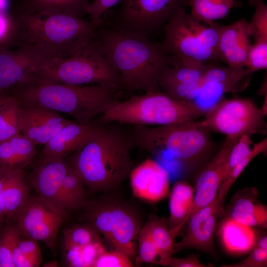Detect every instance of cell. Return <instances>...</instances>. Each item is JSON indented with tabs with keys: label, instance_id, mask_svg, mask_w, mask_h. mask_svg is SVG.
I'll return each instance as SVG.
<instances>
[{
	"label": "cell",
	"instance_id": "obj_46",
	"mask_svg": "<svg viewBox=\"0 0 267 267\" xmlns=\"http://www.w3.org/2000/svg\"><path fill=\"white\" fill-rule=\"evenodd\" d=\"M6 174L7 169L0 168V218L4 219L5 221L4 189Z\"/></svg>",
	"mask_w": 267,
	"mask_h": 267
},
{
	"label": "cell",
	"instance_id": "obj_42",
	"mask_svg": "<svg viewBox=\"0 0 267 267\" xmlns=\"http://www.w3.org/2000/svg\"><path fill=\"white\" fill-rule=\"evenodd\" d=\"M120 0H93L89 2L86 9V13L90 15V22L96 26L101 22V16L111 7L115 5Z\"/></svg>",
	"mask_w": 267,
	"mask_h": 267
},
{
	"label": "cell",
	"instance_id": "obj_7",
	"mask_svg": "<svg viewBox=\"0 0 267 267\" xmlns=\"http://www.w3.org/2000/svg\"><path fill=\"white\" fill-rule=\"evenodd\" d=\"M132 143L155 153L167 151L181 162L197 161L214 147L210 132L195 121L159 126H134Z\"/></svg>",
	"mask_w": 267,
	"mask_h": 267
},
{
	"label": "cell",
	"instance_id": "obj_33",
	"mask_svg": "<svg viewBox=\"0 0 267 267\" xmlns=\"http://www.w3.org/2000/svg\"><path fill=\"white\" fill-rule=\"evenodd\" d=\"M63 235L64 247H84L101 242L100 234L88 223L66 229L64 231Z\"/></svg>",
	"mask_w": 267,
	"mask_h": 267
},
{
	"label": "cell",
	"instance_id": "obj_5",
	"mask_svg": "<svg viewBox=\"0 0 267 267\" xmlns=\"http://www.w3.org/2000/svg\"><path fill=\"white\" fill-rule=\"evenodd\" d=\"M206 110L193 101L174 98L162 92H145L115 100L101 114L103 123L159 126L195 121Z\"/></svg>",
	"mask_w": 267,
	"mask_h": 267
},
{
	"label": "cell",
	"instance_id": "obj_51",
	"mask_svg": "<svg viewBox=\"0 0 267 267\" xmlns=\"http://www.w3.org/2000/svg\"><path fill=\"white\" fill-rule=\"evenodd\" d=\"M6 222L4 219L0 218V234L4 227V223Z\"/></svg>",
	"mask_w": 267,
	"mask_h": 267
},
{
	"label": "cell",
	"instance_id": "obj_39",
	"mask_svg": "<svg viewBox=\"0 0 267 267\" xmlns=\"http://www.w3.org/2000/svg\"><path fill=\"white\" fill-rule=\"evenodd\" d=\"M245 68L252 73L267 68V40L254 42L247 56Z\"/></svg>",
	"mask_w": 267,
	"mask_h": 267
},
{
	"label": "cell",
	"instance_id": "obj_34",
	"mask_svg": "<svg viewBox=\"0 0 267 267\" xmlns=\"http://www.w3.org/2000/svg\"><path fill=\"white\" fill-rule=\"evenodd\" d=\"M164 258L153 242L145 224L139 233L137 241V254L135 261L137 263H151L161 265Z\"/></svg>",
	"mask_w": 267,
	"mask_h": 267
},
{
	"label": "cell",
	"instance_id": "obj_16",
	"mask_svg": "<svg viewBox=\"0 0 267 267\" xmlns=\"http://www.w3.org/2000/svg\"><path fill=\"white\" fill-rule=\"evenodd\" d=\"M220 213L217 197L209 205L200 209L189 217L185 236L174 244L173 253L195 249L214 254V235L217 220Z\"/></svg>",
	"mask_w": 267,
	"mask_h": 267
},
{
	"label": "cell",
	"instance_id": "obj_32",
	"mask_svg": "<svg viewBox=\"0 0 267 267\" xmlns=\"http://www.w3.org/2000/svg\"><path fill=\"white\" fill-rule=\"evenodd\" d=\"M145 224L153 242L163 255L164 259L171 256L174 253L175 238L170 232L168 220L152 216Z\"/></svg>",
	"mask_w": 267,
	"mask_h": 267
},
{
	"label": "cell",
	"instance_id": "obj_17",
	"mask_svg": "<svg viewBox=\"0 0 267 267\" xmlns=\"http://www.w3.org/2000/svg\"><path fill=\"white\" fill-rule=\"evenodd\" d=\"M238 138L226 136L220 150L199 174L188 219L217 197L223 181V170L228 156Z\"/></svg>",
	"mask_w": 267,
	"mask_h": 267
},
{
	"label": "cell",
	"instance_id": "obj_21",
	"mask_svg": "<svg viewBox=\"0 0 267 267\" xmlns=\"http://www.w3.org/2000/svg\"><path fill=\"white\" fill-rule=\"evenodd\" d=\"M251 38L249 23L244 19L221 25L218 44L220 61L231 67L245 68Z\"/></svg>",
	"mask_w": 267,
	"mask_h": 267
},
{
	"label": "cell",
	"instance_id": "obj_47",
	"mask_svg": "<svg viewBox=\"0 0 267 267\" xmlns=\"http://www.w3.org/2000/svg\"><path fill=\"white\" fill-rule=\"evenodd\" d=\"M255 246L262 249L267 250V236H264L262 237H258Z\"/></svg>",
	"mask_w": 267,
	"mask_h": 267
},
{
	"label": "cell",
	"instance_id": "obj_10",
	"mask_svg": "<svg viewBox=\"0 0 267 267\" xmlns=\"http://www.w3.org/2000/svg\"><path fill=\"white\" fill-rule=\"evenodd\" d=\"M264 110L248 98L221 99L207 109L198 123L209 132L239 138L265 132L267 124Z\"/></svg>",
	"mask_w": 267,
	"mask_h": 267
},
{
	"label": "cell",
	"instance_id": "obj_8",
	"mask_svg": "<svg viewBox=\"0 0 267 267\" xmlns=\"http://www.w3.org/2000/svg\"><path fill=\"white\" fill-rule=\"evenodd\" d=\"M34 73L42 78L64 84H109L122 87L120 74L108 61L95 38L68 57L45 61Z\"/></svg>",
	"mask_w": 267,
	"mask_h": 267
},
{
	"label": "cell",
	"instance_id": "obj_37",
	"mask_svg": "<svg viewBox=\"0 0 267 267\" xmlns=\"http://www.w3.org/2000/svg\"><path fill=\"white\" fill-rule=\"evenodd\" d=\"M17 46V28L11 12H0V48Z\"/></svg>",
	"mask_w": 267,
	"mask_h": 267
},
{
	"label": "cell",
	"instance_id": "obj_49",
	"mask_svg": "<svg viewBox=\"0 0 267 267\" xmlns=\"http://www.w3.org/2000/svg\"><path fill=\"white\" fill-rule=\"evenodd\" d=\"M58 266V263L56 261H51L48 262L43 266V267H56Z\"/></svg>",
	"mask_w": 267,
	"mask_h": 267
},
{
	"label": "cell",
	"instance_id": "obj_29",
	"mask_svg": "<svg viewBox=\"0 0 267 267\" xmlns=\"http://www.w3.org/2000/svg\"><path fill=\"white\" fill-rule=\"evenodd\" d=\"M21 103L10 96L0 106V142L21 133Z\"/></svg>",
	"mask_w": 267,
	"mask_h": 267
},
{
	"label": "cell",
	"instance_id": "obj_27",
	"mask_svg": "<svg viewBox=\"0 0 267 267\" xmlns=\"http://www.w3.org/2000/svg\"><path fill=\"white\" fill-rule=\"evenodd\" d=\"M228 217L252 227L266 228L267 226V207L247 196L240 197L235 201Z\"/></svg>",
	"mask_w": 267,
	"mask_h": 267
},
{
	"label": "cell",
	"instance_id": "obj_31",
	"mask_svg": "<svg viewBox=\"0 0 267 267\" xmlns=\"http://www.w3.org/2000/svg\"><path fill=\"white\" fill-rule=\"evenodd\" d=\"M267 149V138L266 137L259 142L254 143L249 154L238 163L230 170L222 183L217 195L220 213L223 210V204L226 195L237 178L251 161L257 156L264 153Z\"/></svg>",
	"mask_w": 267,
	"mask_h": 267
},
{
	"label": "cell",
	"instance_id": "obj_44",
	"mask_svg": "<svg viewBox=\"0 0 267 267\" xmlns=\"http://www.w3.org/2000/svg\"><path fill=\"white\" fill-rule=\"evenodd\" d=\"M161 266L169 267H211L203 264L195 255H190L184 258H177L169 256L165 258Z\"/></svg>",
	"mask_w": 267,
	"mask_h": 267
},
{
	"label": "cell",
	"instance_id": "obj_41",
	"mask_svg": "<svg viewBox=\"0 0 267 267\" xmlns=\"http://www.w3.org/2000/svg\"><path fill=\"white\" fill-rule=\"evenodd\" d=\"M249 256L233 264L223 265L222 267H265L267 266V250L254 246Z\"/></svg>",
	"mask_w": 267,
	"mask_h": 267
},
{
	"label": "cell",
	"instance_id": "obj_35",
	"mask_svg": "<svg viewBox=\"0 0 267 267\" xmlns=\"http://www.w3.org/2000/svg\"><path fill=\"white\" fill-rule=\"evenodd\" d=\"M21 235L15 223H9L3 228L0 234V267H14L12 260V250Z\"/></svg>",
	"mask_w": 267,
	"mask_h": 267
},
{
	"label": "cell",
	"instance_id": "obj_52",
	"mask_svg": "<svg viewBox=\"0 0 267 267\" xmlns=\"http://www.w3.org/2000/svg\"></svg>",
	"mask_w": 267,
	"mask_h": 267
},
{
	"label": "cell",
	"instance_id": "obj_14",
	"mask_svg": "<svg viewBox=\"0 0 267 267\" xmlns=\"http://www.w3.org/2000/svg\"><path fill=\"white\" fill-rule=\"evenodd\" d=\"M253 73L246 68H235L210 63L206 65L201 84L194 100L203 103L219 101L224 94L244 90Z\"/></svg>",
	"mask_w": 267,
	"mask_h": 267
},
{
	"label": "cell",
	"instance_id": "obj_22",
	"mask_svg": "<svg viewBox=\"0 0 267 267\" xmlns=\"http://www.w3.org/2000/svg\"><path fill=\"white\" fill-rule=\"evenodd\" d=\"M219 235L222 247L228 253L244 255L255 246L258 238L253 227L227 217L219 229Z\"/></svg>",
	"mask_w": 267,
	"mask_h": 267
},
{
	"label": "cell",
	"instance_id": "obj_18",
	"mask_svg": "<svg viewBox=\"0 0 267 267\" xmlns=\"http://www.w3.org/2000/svg\"><path fill=\"white\" fill-rule=\"evenodd\" d=\"M133 195L149 203H156L170 192L168 171L158 162L147 159L133 168L129 176Z\"/></svg>",
	"mask_w": 267,
	"mask_h": 267
},
{
	"label": "cell",
	"instance_id": "obj_4",
	"mask_svg": "<svg viewBox=\"0 0 267 267\" xmlns=\"http://www.w3.org/2000/svg\"><path fill=\"white\" fill-rule=\"evenodd\" d=\"M129 136L117 129L102 127L92 140L71 154L67 162L85 187L96 192L117 188L133 168Z\"/></svg>",
	"mask_w": 267,
	"mask_h": 267
},
{
	"label": "cell",
	"instance_id": "obj_36",
	"mask_svg": "<svg viewBox=\"0 0 267 267\" xmlns=\"http://www.w3.org/2000/svg\"><path fill=\"white\" fill-rule=\"evenodd\" d=\"M255 11L249 26L254 42L267 40V5L264 0H249Z\"/></svg>",
	"mask_w": 267,
	"mask_h": 267
},
{
	"label": "cell",
	"instance_id": "obj_1",
	"mask_svg": "<svg viewBox=\"0 0 267 267\" xmlns=\"http://www.w3.org/2000/svg\"><path fill=\"white\" fill-rule=\"evenodd\" d=\"M95 40L120 74L122 88L131 92H162L159 76L173 60L160 43L114 24L103 25L102 21L97 27Z\"/></svg>",
	"mask_w": 267,
	"mask_h": 267
},
{
	"label": "cell",
	"instance_id": "obj_48",
	"mask_svg": "<svg viewBox=\"0 0 267 267\" xmlns=\"http://www.w3.org/2000/svg\"><path fill=\"white\" fill-rule=\"evenodd\" d=\"M10 8V0H0V12H9Z\"/></svg>",
	"mask_w": 267,
	"mask_h": 267
},
{
	"label": "cell",
	"instance_id": "obj_3",
	"mask_svg": "<svg viewBox=\"0 0 267 267\" xmlns=\"http://www.w3.org/2000/svg\"><path fill=\"white\" fill-rule=\"evenodd\" d=\"M120 86L75 85L48 80L33 73L11 95L20 103L46 107L87 124L117 99Z\"/></svg>",
	"mask_w": 267,
	"mask_h": 267
},
{
	"label": "cell",
	"instance_id": "obj_2",
	"mask_svg": "<svg viewBox=\"0 0 267 267\" xmlns=\"http://www.w3.org/2000/svg\"><path fill=\"white\" fill-rule=\"evenodd\" d=\"M11 12L17 28V47H30L46 61L68 57L96 37L97 26L78 16L16 8Z\"/></svg>",
	"mask_w": 267,
	"mask_h": 267
},
{
	"label": "cell",
	"instance_id": "obj_24",
	"mask_svg": "<svg viewBox=\"0 0 267 267\" xmlns=\"http://www.w3.org/2000/svg\"><path fill=\"white\" fill-rule=\"evenodd\" d=\"M35 145L21 133L0 142V168L23 170L37 153Z\"/></svg>",
	"mask_w": 267,
	"mask_h": 267
},
{
	"label": "cell",
	"instance_id": "obj_19",
	"mask_svg": "<svg viewBox=\"0 0 267 267\" xmlns=\"http://www.w3.org/2000/svg\"><path fill=\"white\" fill-rule=\"evenodd\" d=\"M21 133L35 145L45 144L72 121L43 106L21 103Z\"/></svg>",
	"mask_w": 267,
	"mask_h": 267
},
{
	"label": "cell",
	"instance_id": "obj_9",
	"mask_svg": "<svg viewBox=\"0 0 267 267\" xmlns=\"http://www.w3.org/2000/svg\"><path fill=\"white\" fill-rule=\"evenodd\" d=\"M87 223L114 247L132 260L137 254V241L142 227L137 210L129 203L117 198L102 197L86 203Z\"/></svg>",
	"mask_w": 267,
	"mask_h": 267
},
{
	"label": "cell",
	"instance_id": "obj_23",
	"mask_svg": "<svg viewBox=\"0 0 267 267\" xmlns=\"http://www.w3.org/2000/svg\"><path fill=\"white\" fill-rule=\"evenodd\" d=\"M194 193V189L184 181L176 182L171 189L168 221L170 232L175 238L188 220Z\"/></svg>",
	"mask_w": 267,
	"mask_h": 267
},
{
	"label": "cell",
	"instance_id": "obj_28",
	"mask_svg": "<svg viewBox=\"0 0 267 267\" xmlns=\"http://www.w3.org/2000/svg\"><path fill=\"white\" fill-rule=\"evenodd\" d=\"M235 0H189L190 14L205 23H212L226 16L230 10L242 5Z\"/></svg>",
	"mask_w": 267,
	"mask_h": 267
},
{
	"label": "cell",
	"instance_id": "obj_38",
	"mask_svg": "<svg viewBox=\"0 0 267 267\" xmlns=\"http://www.w3.org/2000/svg\"><path fill=\"white\" fill-rule=\"evenodd\" d=\"M254 144L250 135L248 134H244L238 139L228 156L223 170V181L230 170L249 154Z\"/></svg>",
	"mask_w": 267,
	"mask_h": 267
},
{
	"label": "cell",
	"instance_id": "obj_30",
	"mask_svg": "<svg viewBox=\"0 0 267 267\" xmlns=\"http://www.w3.org/2000/svg\"><path fill=\"white\" fill-rule=\"evenodd\" d=\"M61 195L68 212L82 207L86 203L85 186L71 166L62 182Z\"/></svg>",
	"mask_w": 267,
	"mask_h": 267
},
{
	"label": "cell",
	"instance_id": "obj_12",
	"mask_svg": "<svg viewBox=\"0 0 267 267\" xmlns=\"http://www.w3.org/2000/svg\"><path fill=\"white\" fill-rule=\"evenodd\" d=\"M66 216L38 195L30 196L13 220L21 235L42 241L53 249Z\"/></svg>",
	"mask_w": 267,
	"mask_h": 267
},
{
	"label": "cell",
	"instance_id": "obj_45",
	"mask_svg": "<svg viewBox=\"0 0 267 267\" xmlns=\"http://www.w3.org/2000/svg\"><path fill=\"white\" fill-rule=\"evenodd\" d=\"M16 242L12 250V260L14 267H39L41 262L23 253L17 246Z\"/></svg>",
	"mask_w": 267,
	"mask_h": 267
},
{
	"label": "cell",
	"instance_id": "obj_25",
	"mask_svg": "<svg viewBox=\"0 0 267 267\" xmlns=\"http://www.w3.org/2000/svg\"><path fill=\"white\" fill-rule=\"evenodd\" d=\"M23 170L7 169L4 189L6 221L13 220L30 197Z\"/></svg>",
	"mask_w": 267,
	"mask_h": 267
},
{
	"label": "cell",
	"instance_id": "obj_20",
	"mask_svg": "<svg viewBox=\"0 0 267 267\" xmlns=\"http://www.w3.org/2000/svg\"><path fill=\"white\" fill-rule=\"evenodd\" d=\"M102 127L93 122L81 124L71 121L44 145L42 156L64 159L94 138Z\"/></svg>",
	"mask_w": 267,
	"mask_h": 267
},
{
	"label": "cell",
	"instance_id": "obj_13",
	"mask_svg": "<svg viewBox=\"0 0 267 267\" xmlns=\"http://www.w3.org/2000/svg\"><path fill=\"white\" fill-rule=\"evenodd\" d=\"M45 61L30 47L0 48V95L11 96Z\"/></svg>",
	"mask_w": 267,
	"mask_h": 267
},
{
	"label": "cell",
	"instance_id": "obj_50",
	"mask_svg": "<svg viewBox=\"0 0 267 267\" xmlns=\"http://www.w3.org/2000/svg\"><path fill=\"white\" fill-rule=\"evenodd\" d=\"M10 96V95H0V106L3 104Z\"/></svg>",
	"mask_w": 267,
	"mask_h": 267
},
{
	"label": "cell",
	"instance_id": "obj_26",
	"mask_svg": "<svg viewBox=\"0 0 267 267\" xmlns=\"http://www.w3.org/2000/svg\"><path fill=\"white\" fill-rule=\"evenodd\" d=\"M89 0H19L16 8L48 13H64L82 17L86 13Z\"/></svg>",
	"mask_w": 267,
	"mask_h": 267
},
{
	"label": "cell",
	"instance_id": "obj_43",
	"mask_svg": "<svg viewBox=\"0 0 267 267\" xmlns=\"http://www.w3.org/2000/svg\"><path fill=\"white\" fill-rule=\"evenodd\" d=\"M16 244L23 253L41 262L42 253L38 241L21 235L18 238Z\"/></svg>",
	"mask_w": 267,
	"mask_h": 267
},
{
	"label": "cell",
	"instance_id": "obj_6",
	"mask_svg": "<svg viewBox=\"0 0 267 267\" xmlns=\"http://www.w3.org/2000/svg\"><path fill=\"white\" fill-rule=\"evenodd\" d=\"M221 25L199 21L181 7L164 25V39L160 43L172 58L173 64L214 63L220 61L218 44Z\"/></svg>",
	"mask_w": 267,
	"mask_h": 267
},
{
	"label": "cell",
	"instance_id": "obj_15",
	"mask_svg": "<svg viewBox=\"0 0 267 267\" xmlns=\"http://www.w3.org/2000/svg\"><path fill=\"white\" fill-rule=\"evenodd\" d=\"M70 165L62 159L44 157L33 170L31 183L38 196L61 213L67 215L61 188Z\"/></svg>",
	"mask_w": 267,
	"mask_h": 267
},
{
	"label": "cell",
	"instance_id": "obj_11",
	"mask_svg": "<svg viewBox=\"0 0 267 267\" xmlns=\"http://www.w3.org/2000/svg\"><path fill=\"white\" fill-rule=\"evenodd\" d=\"M188 2L189 0H123L114 24L149 36Z\"/></svg>",
	"mask_w": 267,
	"mask_h": 267
},
{
	"label": "cell",
	"instance_id": "obj_40",
	"mask_svg": "<svg viewBox=\"0 0 267 267\" xmlns=\"http://www.w3.org/2000/svg\"><path fill=\"white\" fill-rule=\"evenodd\" d=\"M132 260L124 253L115 249L106 250L96 259L92 267H133Z\"/></svg>",
	"mask_w": 267,
	"mask_h": 267
}]
</instances>
